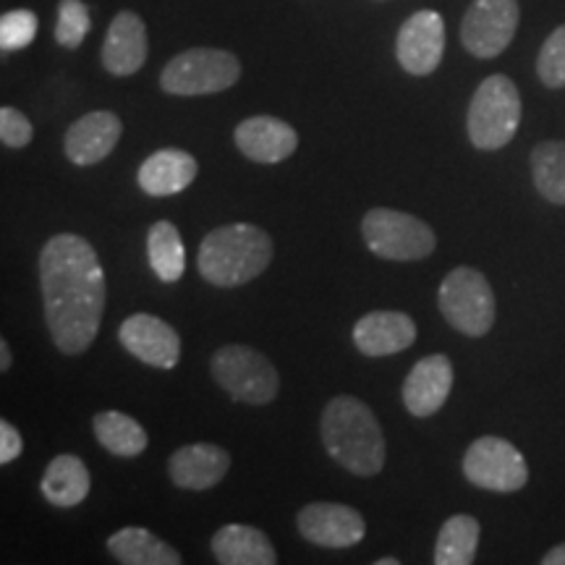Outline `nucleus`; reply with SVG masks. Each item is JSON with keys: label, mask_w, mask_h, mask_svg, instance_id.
<instances>
[{"label": "nucleus", "mask_w": 565, "mask_h": 565, "mask_svg": "<svg viewBox=\"0 0 565 565\" xmlns=\"http://www.w3.org/2000/svg\"><path fill=\"white\" fill-rule=\"evenodd\" d=\"M40 282L53 343L68 356H79L100 333L108 296L97 252L76 233H58L40 254Z\"/></svg>", "instance_id": "f257e3e1"}, {"label": "nucleus", "mask_w": 565, "mask_h": 565, "mask_svg": "<svg viewBox=\"0 0 565 565\" xmlns=\"http://www.w3.org/2000/svg\"><path fill=\"white\" fill-rule=\"evenodd\" d=\"M324 450L356 477H374L385 466V435L372 408L353 395H338L322 412Z\"/></svg>", "instance_id": "f03ea898"}, {"label": "nucleus", "mask_w": 565, "mask_h": 565, "mask_svg": "<svg viewBox=\"0 0 565 565\" xmlns=\"http://www.w3.org/2000/svg\"><path fill=\"white\" fill-rule=\"evenodd\" d=\"M273 259V238L252 223L221 225L200 244L196 267L217 288L244 286L263 275Z\"/></svg>", "instance_id": "7ed1b4c3"}, {"label": "nucleus", "mask_w": 565, "mask_h": 565, "mask_svg": "<svg viewBox=\"0 0 565 565\" xmlns=\"http://www.w3.org/2000/svg\"><path fill=\"white\" fill-rule=\"evenodd\" d=\"M521 124V95L503 74H492L479 84L469 105L466 129L477 150L492 152L515 137Z\"/></svg>", "instance_id": "20e7f679"}, {"label": "nucleus", "mask_w": 565, "mask_h": 565, "mask_svg": "<svg viewBox=\"0 0 565 565\" xmlns=\"http://www.w3.org/2000/svg\"><path fill=\"white\" fill-rule=\"evenodd\" d=\"M238 76H242V63L233 53L217 47H192L168 61L160 74V87L168 95L179 97L217 95L231 89Z\"/></svg>", "instance_id": "39448f33"}, {"label": "nucleus", "mask_w": 565, "mask_h": 565, "mask_svg": "<svg viewBox=\"0 0 565 565\" xmlns=\"http://www.w3.org/2000/svg\"><path fill=\"white\" fill-rule=\"evenodd\" d=\"M212 377L238 404L265 406L278 395L280 377L273 362L249 345H223L212 356Z\"/></svg>", "instance_id": "423d86ee"}, {"label": "nucleus", "mask_w": 565, "mask_h": 565, "mask_svg": "<svg viewBox=\"0 0 565 565\" xmlns=\"http://www.w3.org/2000/svg\"><path fill=\"white\" fill-rule=\"evenodd\" d=\"M437 307L458 333L482 338L494 324V294L487 278L475 267H456L445 275L437 294Z\"/></svg>", "instance_id": "0eeeda50"}, {"label": "nucleus", "mask_w": 565, "mask_h": 565, "mask_svg": "<svg viewBox=\"0 0 565 565\" xmlns=\"http://www.w3.org/2000/svg\"><path fill=\"white\" fill-rule=\"evenodd\" d=\"M364 242L372 254L391 263H416L435 252V231L408 212L374 207L362 221Z\"/></svg>", "instance_id": "6e6552de"}, {"label": "nucleus", "mask_w": 565, "mask_h": 565, "mask_svg": "<svg viewBox=\"0 0 565 565\" xmlns=\"http://www.w3.org/2000/svg\"><path fill=\"white\" fill-rule=\"evenodd\" d=\"M463 475L490 492H519L529 482L526 458L503 437H479L463 456Z\"/></svg>", "instance_id": "1a4fd4ad"}, {"label": "nucleus", "mask_w": 565, "mask_h": 565, "mask_svg": "<svg viewBox=\"0 0 565 565\" xmlns=\"http://www.w3.org/2000/svg\"><path fill=\"white\" fill-rule=\"evenodd\" d=\"M519 30V0H475L461 24L463 47L477 58H494Z\"/></svg>", "instance_id": "9d476101"}, {"label": "nucleus", "mask_w": 565, "mask_h": 565, "mask_svg": "<svg viewBox=\"0 0 565 565\" xmlns=\"http://www.w3.org/2000/svg\"><path fill=\"white\" fill-rule=\"evenodd\" d=\"M445 53V21L437 11H416L401 26L395 55L401 68L414 76H427L440 66Z\"/></svg>", "instance_id": "9b49d317"}, {"label": "nucleus", "mask_w": 565, "mask_h": 565, "mask_svg": "<svg viewBox=\"0 0 565 565\" xmlns=\"http://www.w3.org/2000/svg\"><path fill=\"white\" fill-rule=\"evenodd\" d=\"M118 341L147 366L173 370L181 359V338L166 320L154 315H131L118 328Z\"/></svg>", "instance_id": "f8f14e48"}, {"label": "nucleus", "mask_w": 565, "mask_h": 565, "mask_svg": "<svg viewBox=\"0 0 565 565\" xmlns=\"http://www.w3.org/2000/svg\"><path fill=\"white\" fill-rule=\"evenodd\" d=\"M296 524H299L303 540L328 550L353 547L366 534L362 513L341 503H312L301 508Z\"/></svg>", "instance_id": "ddd939ff"}, {"label": "nucleus", "mask_w": 565, "mask_h": 565, "mask_svg": "<svg viewBox=\"0 0 565 565\" xmlns=\"http://www.w3.org/2000/svg\"><path fill=\"white\" fill-rule=\"evenodd\" d=\"M454 387V364L445 353H433L414 364L404 383V406L408 414L433 416L440 412Z\"/></svg>", "instance_id": "4468645a"}, {"label": "nucleus", "mask_w": 565, "mask_h": 565, "mask_svg": "<svg viewBox=\"0 0 565 565\" xmlns=\"http://www.w3.org/2000/svg\"><path fill=\"white\" fill-rule=\"evenodd\" d=\"M228 450L210 443L183 445V448H179L171 456V461H168V475H171L173 484L192 492H204L210 487L221 484L225 475H228Z\"/></svg>", "instance_id": "2eb2a0df"}, {"label": "nucleus", "mask_w": 565, "mask_h": 565, "mask_svg": "<svg viewBox=\"0 0 565 565\" xmlns=\"http://www.w3.org/2000/svg\"><path fill=\"white\" fill-rule=\"evenodd\" d=\"M236 147L254 162H282L299 147V134L291 124L273 116H252L236 126Z\"/></svg>", "instance_id": "dca6fc26"}, {"label": "nucleus", "mask_w": 565, "mask_h": 565, "mask_svg": "<svg viewBox=\"0 0 565 565\" xmlns=\"http://www.w3.org/2000/svg\"><path fill=\"white\" fill-rule=\"evenodd\" d=\"M121 118L110 110H95L82 116L66 131V154L74 166H97L116 150L121 139Z\"/></svg>", "instance_id": "f3484780"}, {"label": "nucleus", "mask_w": 565, "mask_h": 565, "mask_svg": "<svg viewBox=\"0 0 565 565\" xmlns=\"http://www.w3.org/2000/svg\"><path fill=\"white\" fill-rule=\"evenodd\" d=\"M416 341V324L404 312H370L353 324V345L364 356H393L412 349Z\"/></svg>", "instance_id": "a211bd4d"}, {"label": "nucleus", "mask_w": 565, "mask_h": 565, "mask_svg": "<svg viewBox=\"0 0 565 565\" xmlns=\"http://www.w3.org/2000/svg\"><path fill=\"white\" fill-rule=\"evenodd\" d=\"M150 42L147 26L134 11H121L110 21L108 38L103 42V66L113 76H131L145 66Z\"/></svg>", "instance_id": "6ab92c4d"}, {"label": "nucleus", "mask_w": 565, "mask_h": 565, "mask_svg": "<svg viewBox=\"0 0 565 565\" xmlns=\"http://www.w3.org/2000/svg\"><path fill=\"white\" fill-rule=\"evenodd\" d=\"M196 160L183 150H158L139 166V189L150 196H173L192 186L196 179Z\"/></svg>", "instance_id": "aec40b11"}, {"label": "nucleus", "mask_w": 565, "mask_h": 565, "mask_svg": "<svg viewBox=\"0 0 565 565\" xmlns=\"http://www.w3.org/2000/svg\"><path fill=\"white\" fill-rule=\"evenodd\" d=\"M212 555L223 565H275L278 553L259 529L228 524L212 536Z\"/></svg>", "instance_id": "412c9836"}, {"label": "nucleus", "mask_w": 565, "mask_h": 565, "mask_svg": "<svg viewBox=\"0 0 565 565\" xmlns=\"http://www.w3.org/2000/svg\"><path fill=\"white\" fill-rule=\"evenodd\" d=\"M92 479L89 469L82 458L76 456H55L47 463L45 477H42L40 490L45 494L47 503L55 508H74L79 505L89 494Z\"/></svg>", "instance_id": "4be33fe9"}, {"label": "nucleus", "mask_w": 565, "mask_h": 565, "mask_svg": "<svg viewBox=\"0 0 565 565\" xmlns=\"http://www.w3.org/2000/svg\"><path fill=\"white\" fill-rule=\"evenodd\" d=\"M108 550L124 565H181L179 550L141 526H126L113 534Z\"/></svg>", "instance_id": "5701e85b"}, {"label": "nucleus", "mask_w": 565, "mask_h": 565, "mask_svg": "<svg viewBox=\"0 0 565 565\" xmlns=\"http://www.w3.org/2000/svg\"><path fill=\"white\" fill-rule=\"evenodd\" d=\"M92 429H95L97 443L113 456L134 458L141 456L147 450V437L145 427L137 419H131L129 414L121 412H103L92 419Z\"/></svg>", "instance_id": "b1692460"}, {"label": "nucleus", "mask_w": 565, "mask_h": 565, "mask_svg": "<svg viewBox=\"0 0 565 565\" xmlns=\"http://www.w3.org/2000/svg\"><path fill=\"white\" fill-rule=\"evenodd\" d=\"M479 547V521L475 515H454L437 534L435 563L437 565H469L475 563Z\"/></svg>", "instance_id": "393cba45"}, {"label": "nucleus", "mask_w": 565, "mask_h": 565, "mask_svg": "<svg viewBox=\"0 0 565 565\" xmlns=\"http://www.w3.org/2000/svg\"><path fill=\"white\" fill-rule=\"evenodd\" d=\"M147 257L154 275L162 282H175L186 270V252L179 228L168 221H158L147 233Z\"/></svg>", "instance_id": "a878e982"}, {"label": "nucleus", "mask_w": 565, "mask_h": 565, "mask_svg": "<svg viewBox=\"0 0 565 565\" xmlns=\"http://www.w3.org/2000/svg\"><path fill=\"white\" fill-rule=\"evenodd\" d=\"M536 192L553 204H565V141H542L532 152Z\"/></svg>", "instance_id": "bb28decb"}, {"label": "nucleus", "mask_w": 565, "mask_h": 565, "mask_svg": "<svg viewBox=\"0 0 565 565\" xmlns=\"http://www.w3.org/2000/svg\"><path fill=\"white\" fill-rule=\"evenodd\" d=\"M92 17L89 9L82 0H61L58 3V21H55V42L68 51H76L84 38L89 34Z\"/></svg>", "instance_id": "cd10ccee"}, {"label": "nucleus", "mask_w": 565, "mask_h": 565, "mask_svg": "<svg viewBox=\"0 0 565 565\" xmlns=\"http://www.w3.org/2000/svg\"><path fill=\"white\" fill-rule=\"evenodd\" d=\"M536 74L550 89L565 87V24L557 26L542 45L540 58H536Z\"/></svg>", "instance_id": "c85d7f7f"}, {"label": "nucleus", "mask_w": 565, "mask_h": 565, "mask_svg": "<svg viewBox=\"0 0 565 565\" xmlns=\"http://www.w3.org/2000/svg\"><path fill=\"white\" fill-rule=\"evenodd\" d=\"M38 38V17L30 9L6 11L0 19V47L3 53L24 51Z\"/></svg>", "instance_id": "c756f323"}, {"label": "nucleus", "mask_w": 565, "mask_h": 565, "mask_svg": "<svg viewBox=\"0 0 565 565\" xmlns=\"http://www.w3.org/2000/svg\"><path fill=\"white\" fill-rule=\"evenodd\" d=\"M32 124L24 113L17 108H3L0 110V139L11 150H21L32 141Z\"/></svg>", "instance_id": "7c9ffc66"}, {"label": "nucleus", "mask_w": 565, "mask_h": 565, "mask_svg": "<svg viewBox=\"0 0 565 565\" xmlns=\"http://www.w3.org/2000/svg\"><path fill=\"white\" fill-rule=\"evenodd\" d=\"M24 450V443H21L19 429L9 422H0V463L9 466L11 461H17Z\"/></svg>", "instance_id": "2f4dec72"}, {"label": "nucleus", "mask_w": 565, "mask_h": 565, "mask_svg": "<svg viewBox=\"0 0 565 565\" xmlns=\"http://www.w3.org/2000/svg\"><path fill=\"white\" fill-rule=\"evenodd\" d=\"M542 563H545V565H565V542H563V545L550 550V553L542 557Z\"/></svg>", "instance_id": "473e14b6"}, {"label": "nucleus", "mask_w": 565, "mask_h": 565, "mask_svg": "<svg viewBox=\"0 0 565 565\" xmlns=\"http://www.w3.org/2000/svg\"><path fill=\"white\" fill-rule=\"evenodd\" d=\"M0 370H11V349L6 341H0Z\"/></svg>", "instance_id": "72a5a7b5"}, {"label": "nucleus", "mask_w": 565, "mask_h": 565, "mask_svg": "<svg viewBox=\"0 0 565 565\" xmlns=\"http://www.w3.org/2000/svg\"><path fill=\"white\" fill-rule=\"evenodd\" d=\"M377 565H398V557H380Z\"/></svg>", "instance_id": "f704fd0d"}]
</instances>
